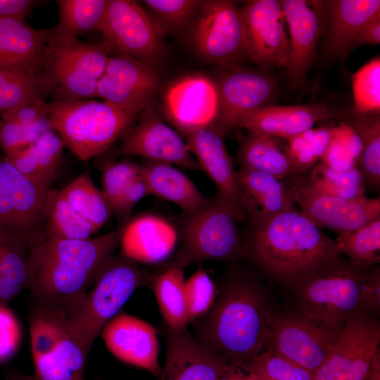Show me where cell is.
I'll use <instances>...</instances> for the list:
<instances>
[{
  "label": "cell",
  "instance_id": "6da1fadb",
  "mask_svg": "<svg viewBox=\"0 0 380 380\" xmlns=\"http://www.w3.org/2000/svg\"><path fill=\"white\" fill-rule=\"evenodd\" d=\"M274 314L253 274L232 269L209 311L193 322L195 336L232 365L248 364L265 350Z\"/></svg>",
  "mask_w": 380,
  "mask_h": 380
},
{
  "label": "cell",
  "instance_id": "7a4b0ae2",
  "mask_svg": "<svg viewBox=\"0 0 380 380\" xmlns=\"http://www.w3.org/2000/svg\"><path fill=\"white\" fill-rule=\"evenodd\" d=\"M125 224L86 240L45 238L33 246L29 256L30 300L76 310L114 257Z\"/></svg>",
  "mask_w": 380,
  "mask_h": 380
},
{
  "label": "cell",
  "instance_id": "3957f363",
  "mask_svg": "<svg viewBox=\"0 0 380 380\" xmlns=\"http://www.w3.org/2000/svg\"><path fill=\"white\" fill-rule=\"evenodd\" d=\"M248 222L244 257L286 286L341 256L336 241L296 208Z\"/></svg>",
  "mask_w": 380,
  "mask_h": 380
},
{
  "label": "cell",
  "instance_id": "277c9868",
  "mask_svg": "<svg viewBox=\"0 0 380 380\" xmlns=\"http://www.w3.org/2000/svg\"><path fill=\"white\" fill-rule=\"evenodd\" d=\"M366 269L339 256L287 286L299 313L338 333L349 319L362 313Z\"/></svg>",
  "mask_w": 380,
  "mask_h": 380
},
{
  "label": "cell",
  "instance_id": "5b68a950",
  "mask_svg": "<svg viewBox=\"0 0 380 380\" xmlns=\"http://www.w3.org/2000/svg\"><path fill=\"white\" fill-rule=\"evenodd\" d=\"M52 130L80 160L106 151L132 126L138 113L105 101L63 98L49 103Z\"/></svg>",
  "mask_w": 380,
  "mask_h": 380
},
{
  "label": "cell",
  "instance_id": "8992f818",
  "mask_svg": "<svg viewBox=\"0 0 380 380\" xmlns=\"http://www.w3.org/2000/svg\"><path fill=\"white\" fill-rule=\"evenodd\" d=\"M71 312L30 300L27 320L36 380H84L88 355L75 337Z\"/></svg>",
  "mask_w": 380,
  "mask_h": 380
},
{
  "label": "cell",
  "instance_id": "52a82bcc",
  "mask_svg": "<svg viewBox=\"0 0 380 380\" xmlns=\"http://www.w3.org/2000/svg\"><path fill=\"white\" fill-rule=\"evenodd\" d=\"M156 273L141 267L122 252L114 255L82 304L70 314L73 334L88 355L105 325L137 289L151 286Z\"/></svg>",
  "mask_w": 380,
  "mask_h": 380
},
{
  "label": "cell",
  "instance_id": "ba28073f",
  "mask_svg": "<svg viewBox=\"0 0 380 380\" xmlns=\"http://www.w3.org/2000/svg\"><path fill=\"white\" fill-rule=\"evenodd\" d=\"M239 221L217 196L198 208L183 213L178 234L180 248L169 262L184 268L206 261H235L244 258Z\"/></svg>",
  "mask_w": 380,
  "mask_h": 380
},
{
  "label": "cell",
  "instance_id": "9c48e42d",
  "mask_svg": "<svg viewBox=\"0 0 380 380\" xmlns=\"http://www.w3.org/2000/svg\"><path fill=\"white\" fill-rule=\"evenodd\" d=\"M50 189L31 180L4 158L0 161V234L30 248L44 240Z\"/></svg>",
  "mask_w": 380,
  "mask_h": 380
},
{
  "label": "cell",
  "instance_id": "30bf717a",
  "mask_svg": "<svg viewBox=\"0 0 380 380\" xmlns=\"http://www.w3.org/2000/svg\"><path fill=\"white\" fill-rule=\"evenodd\" d=\"M110 53L127 56L152 67L163 51V32L137 1L108 0L100 30Z\"/></svg>",
  "mask_w": 380,
  "mask_h": 380
},
{
  "label": "cell",
  "instance_id": "8fae6325",
  "mask_svg": "<svg viewBox=\"0 0 380 380\" xmlns=\"http://www.w3.org/2000/svg\"><path fill=\"white\" fill-rule=\"evenodd\" d=\"M377 317L360 313L348 320L313 380H370L374 360L379 352Z\"/></svg>",
  "mask_w": 380,
  "mask_h": 380
},
{
  "label": "cell",
  "instance_id": "7c38bea8",
  "mask_svg": "<svg viewBox=\"0 0 380 380\" xmlns=\"http://www.w3.org/2000/svg\"><path fill=\"white\" fill-rule=\"evenodd\" d=\"M299 210L320 228L338 234L350 232L380 217V198L345 199L317 191L303 175L284 180Z\"/></svg>",
  "mask_w": 380,
  "mask_h": 380
},
{
  "label": "cell",
  "instance_id": "4fadbf2b",
  "mask_svg": "<svg viewBox=\"0 0 380 380\" xmlns=\"http://www.w3.org/2000/svg\"><path fill=\"white\" fill-rule=\"evenodd\" d=\"M338 334L300 313L274 314L265 350L284 356L314 374L331 353Z\"/></svg>",
  "mask_w": 380,
  "mask_h": 380
},
{
  "label": "cell",
  "instance_id": "5bb4252c",
  "mask_svg": "<svg viewBox=\"0 0 380 380\" xmlns=\"http://www.w3.org/2000/svg\"><path fill=\"white\" fill-rule=\"evenodd\" d=\"M198 14L193 39L201 56L227 64L246 54L244 23L234 1H202Z\"/></svg>",
  "mask_w": 380,
  "mask_h": 380
},
{
  "label": "cell",
  "instance_id": "9a60e30c",
  "mask_svg": "<svg viewBox=\"0 0 380 380\" xmlns=\"http://www.w3.org/2000/svg\"><path fill=\"white\" fill-rule=\"evenodd\" d=\"M240 10L245 27L246 55L264 68H286L290 46L281 1L251 0Z\"/></svg>",
  "mask_w": 380,
  "mask_h": 380
},
{
  "label": "cell",
  "instance_id": "2e32d148",
  "mask_svg": "<svg viewBox=\"0 0 380 380\" xmlns=\"http://www.w3.org/2000/svg\"><path fill=\"white\" fill-rule=\"evenodd\" d=\"M150 104L144 108L139 122L122 135L115 155L136 156L189 170H201L187 144L161 120Z\"/></svg>",
  "mask_w": 380,
  "mask_h": 380
},
{
  "label": "cell",
  "instance_id": "e0dca14e",
  "mask_svg": "<svg viewBox=\"0 0 380 380\" xmlns=\"http://www.w3.org/2000/svg\"><path fill=\"white\" fill-rule=\"evenodd\" d=\"M158 86L153 68L133 58L110 56L98 81L96 97L119 109L139 113L151 103Z\"/></svg>",
  "mask_w": 380,
  "mask_h": 380
},
{
  "label": "cell",
  "instance_id": "ac0fdd59",
  "mask_svg": "<svg viewBox=\"0 0 380 380\" xmlns=\"http://www.w3.org/2000/svg\"><path fill=\"white\" fill-rule=\"evenodd\" d=\"M186 137L201 169L215 184L217 198L233 211L239 222L245 221L248 202L220 132L213 127L203 128L190 132Z\"/></svg>",
  "mask_w": 380,
  "mask_h": 380
},
{
  "label": "cell",
  "instance_id": "d6986e66",
  "mask_svg": "<svg viewBox=\"0 0 380 380\" xmlns=\"http://www.w3.org/2000/svg\"><path fill=\"white\" fill-rule=\"evenodd\" d=\"M163 108L167 119L185 136L212 128L219 113L217 85L202 75L182 77L165 91Z\"/></svg>",
  "mask_w": 380,
  "mask_h": 380
},
{
  "label": "cell",
  "instance_id": "ffe728a7",
  "mask_svg": "<svg viewBox=\"0 0 380 380\" xmlns=\"http://www.w3.org/2000/svg\"><path fill=\"white\" fill-rule=\"evenodd\" d=\"M166 345L165 361L160 380H218L229 362L186 329L162 327Z\"/></svg>",
  "mask_w": 380,
  "mask_h": 380
},
{
  "label": "cell",
  "instance_id": "44dd1931",
  "mask_svg": "<svg viewBox=\"0 0 380 380\" xmlns=\"http://www.w3.org/2000/svg\"><path fill=\"white\" fill-rule=\"evenodd\" d=\"M103 342L115 357L160 379L157 330L148 322L119 312L101 331Z\"/></svg>",
  "mask_w": 380,
  "mask_h": 380
},
{
  "label": "cell",
  "instance_id": "7402d4cb",
  "mask_svg": "<svg viewBox=\"0 0 380 380\" xmlns=\"http://www.w3.org/2000/svg\"><path fill=\"white\" fill-rule=\"evenodd\" d=\"M281 4L290 32V57L286 70L291 85L298 87L304 82L315 56L325 2L283 0Z\"/></svg>",
  "mask_w": 380,
  "mask_h": 380
},
{
  "label": "cell",
  "instance_id": "603a6c76",
  "mask_svg": "<svg viewBox=\"0 0 380 380\" xmlns=\"http://www.w3.org/2000/svg\"><path fill=\"white\" fill-rule=\"evenodd\" d=\"M217 88V120L224 127H230L239 125L244 115L265 106L274 94V82L264 74L239 70L222 77Z\"/></svg>",
  "mask_w": 380,
  "mask_h": 380
},
{
  "label": "cell",
  "instance_id": "cb8c5ba5",
  "mask_svg": "<svg viewBox=\"0 0 380 380\" xmlns=\"http://www.w3.org/2000/svg\"><path fill=\"white\" fill-rule=\"evenodd\" d=\"M51 30H36L24 20L0 18V66L42 73L47 65Z\"/></svg>",
  "mask_w": 380,
  "mask_h": 380
},
{
  "label": "cell",
  "instance_id": "d4e9b609",
  "mask_svg": "<svg viewBox=\"0 0 380 380\" xmlns=\"http://www.w3.org/2000/svg\"><path fill=\"white\" fill-rule=\"evenodd\" d=\"M334 116L323 104L265 106L244 115L239 127L251 134L286 139L312 129L318 122Z\"/></svg>",
  "mask_w": 380,
  "mask_h": 380
},
{
  "label": "cell",
  "instance_id": "484cf974",
  "mask_svg": "<svg viewBox=\"0 0 380 380\" xmlns=\"http://www.w3.org/2000/svg\"><path fill=\"white\" fill-rule=\"evenodd\" d=\"M176 229L165 219L154 215L139 216L125 224L121 236L122 253L137 261H156L174 247Z\"/></svg>",
  "mask_w": 380,
  "mask_h": 380
},
{
  "label": "cell",
  "instance_id": "4316f807",
  "mask_svg": "<svg viewBox=\"0 0 380 380\" xmlns=\"http://www.w3.org/2000/svg\"><path fill=\"white\" fill-rule=\"evenodd\" d=\"M326 4L327 50L331 56L344 57L352 51L353 42L363 26L380 15V1L335 0Z\"/></svg>",
  "mask_w": 380,
  "mask_h": 380
},
{
  "label": "cell",
  "instance_id": "83f0119b",
  "mask_svg": "<svg viewBox=\"0 0 380 380\" xmlns=\"http://www.w3.org/2000/svg\"><path fill=\"white\" fill-rule=\"evenodd\" d=\"M248 202V220H265L296 208L284 181L267 172L241 167L238 171Z\"/></svg>",
  "mask_w": 380,
  "mask_h": 380
},
{
  "label": "cell",
  "instance_id": "f1b7e54d",
  "mask_svg": "<svg viewBox=\"0 0 380 380\" xmlns=\"http://www.w3.org/2000/svg\"><path fill=\"white\" fill-rule=\"evenodd\" d=\"M141 165V175L146 184L148 195L175 203L183 213L194 210L208 200L193 182L172 164L147 160Z\"/></svg>",
  "mask_w": 380,
  "mask_h": 380
},
{
  "label": "cell",
  "instance_id": "f546056e",
  "mask_svg": "<svg viewBox=\"0 0 380 380\" xmlns=\"http://www.w3.org/2000/svg\"><path fill=\"white\" fill-rule=\"evenodd\" d=\"M64 146L59 136L51 130L4 159L31 180L51 187L59 172Z\"/></svg>",
  "mask_w": 380,
  "mask_h": 380
},
{
  "label": "cell",
  "instance_id": "4dcf8cb0",
  "mask_svg": "<svg viewBox=\"0 0 380 380\" xmlns=\"http://www.w3.org/2000/svg\"><path fill=\"white\" fill-rule=\"evenodd\" d=\"M239 159L241 167L267 172L282 181L293 175L284 142L279 138L249 133L241 143Z\"/></svg>",
  "mask_w": 380,
  "mask_h": 380
},
{
  "label": "cell",
  "instance_id": "1f68e13d",
  "mask_svg": "<svg viewBox=\"0 0 380 380\" xmlns=\"http://www.w3.org/2000/svg\"><path fill=\"white\" fill-rule=\"evenodd\" d=\"M184 268L168 262L156 271L153 289L164 324L172 329H184L189 322L185 293Z\"/></svg>",
  "mask_w": 380,
  "mask_h": 380
},
{
  "label": "cell",
  "instance_id": "d6a6232c",
  "mask_svg": "<svg viewBox=\"0 0 380 380\" xmlns=\"http://www.w3.org/2000/svg\"><path fill=\"white\" fill-rule=\"evenodd\" d=\"M55 87L47 72L30 73L0 66V113L30 101L45 99Z\"/></svg>",
  "mask_w": 380,
  "mask_h": 380
},
{
  "label": "cell",
  "instance_id": "836d02e7",
  "mask_svg": "<svg viewBox=\"0 0 380 380\" xmlns=\"http://www.w3.org/2000/svg\"><path fill=\"white\" fill-rule=\"evenodd\" d=\"M96 231L72 207L61 191L49 190L44 214L46 238L86 240Z\"/></svg>",
  "mask_w": 380,
  "mask_h": 380
},
{
  "label": "cell",
  "instance_id": "e575fe53",
  "mask_svg": "<svg viewBox=\"0 0 380 380\" xmlns=\"http://www.w3.org/2000/svg\"><path fill=\"white\" fill-rule=\"evenodd\" d=\"M58 23L53 31L61 36L77 38L82 34L100 32L108 0H58Z\"/></svg>",
  "mask_w": 380,
  "mask_h": 380
},
{
  "label": "cell",
  "instance_id": "d590c367",
  "mask_svg": "<svg viewBox=\"0 0 380 380\" xmlns=\"http://www.w3.org/2000/svg\"><path fill=\"white\" fill-rule=\"evenodd\" d=\"M359 135L362 150L357 168L365 186L379 190L380 186L379 114L355 115L345 122Z\"/></svg>",
  "mask_w": 380,
  "mask_h": 380
},
{
  "label": "cell",
  "instance_id": "8d00e7d4",
  "mask_svg": "<svg viewBox=\"0 0 380 380\" xmlns=\"http://www.w3.org/2000/svg\"><path fill=\"white\" fill-rule=\"evenodd\" d=\"M61 192L72 207L96 230L114 213L102 190L95 186L87 174L77 177Z\"/></svg>",
  "mask_w": 380,
  "mask_h": 380
},
{
  "label": "cell",
  "instance_id": "74e56055",
  "mask_svg": "<svg viewBox=\"0 0 380 380\" xmlns=\"http://www.w3.org/2000/svg\"><path fill=\"white\" fill-rule=\"evenodd\" d=\"M49 48L84 74L99 80L103 75L110 52L103 44H92L57 34L51 30Z\"/></svg>",
  "mask_w": 380,
  "mask_h": 380
},
{
  "label": "cell",
  "instance_id": "f35d334b",
  "mask_svg": "<svg viewBox=\"0 0 380 380\" xmlns=\"http://www.w3.org/2000/svg\"><path fill=\"white\" fill-rule=\"evenodd\" d=\"M335 127L312 128L283 139L293 167V175H303L310 171L320 161L332 139Z\"/></svg>",
  "mask_w": 380,
  "mask_h": 380
},
{
  "label": "cell",
  "instance_id": "ab89813d",
  "mask_svg": "<svg viewBox=\"0 0 380 380\" xmlns=\"http://www.w3.org/2000/svg\"><path fill=\"white\" fill-rule=\"evenodd\" d=\"M340 253L355 266L366 269L380 261V217L359 228L338 234L335 240Z\"/></svg>",
  "mask_w": 380,
  "mask_h": 380
},
{
  "label": "cell",
  "instance_id": "60d3db41",
  "mask_svg": "<svg viewBox=\"0 0 380 380\" xmlns=\"http://www.w3.org/2000/svg\"><path fill=\"white\" fill-rule=\"evenodd\" d=\"M306 180L312 188L325 194L350 200L365 196V184L357 167L338 171L319 161Z\"/></svg>",
  "mask_w": 380,
  "mask_h": 380
},
{
  "label": "cell",
  "instance_id": "b9f144b4",
  "mask_svg": "<svg viewBox=\"0 0 380 380\" xmlns=\"http://www.w3.org/2000/svg\"><path fill=\"white\" fill-rule=\"evenodd\" d=\"M46 69L65 99L84 100L96 97L99 80L81 72L50 48Z\"/></svg>",
  "mask_w": 380,
  "mask_h": 380
},
{
  "label": "cell",
  "instance_id": "7bdbcfd3",
  "mask_svg": "<svg viewBox=\"0 0 380 380\" xmlns=\"http://www.w3.org/2000/svg\"><path fill=\"white\" fill-rule=\"evenodd\" d=\"M355 115L379 114L380 59L375 58L353 76Z\"/></svg>",
  "mask_w": 380,
  "mask_h": 380
},
{
  "label": "cell",
  "instance_id": "ee69618b",
  "mask_svg": "<svg viewBox=\"0 0 380 380\" xmlns=\"http://www.w3.org/2000/svg\"><path fill=\"white\" fill-rule=\"evenodd\" d=\"M51 130L52 129L48 117L26 125L1 114L0 146L7 156L31 145Z\"/></svg>",
  "mask_w": 380,
  "mask_h": 380
},
{
  "label": "cell",
  "instance_id": "f6af8a7d",
  "mask_svg": "<svg viewBox=\"0 0 380 380\" xmlns=\"http://www.w3.org/2000/svg\"><path fill=\"white\" fill-rule=\"evenodd\" d=\"M217 286L200 264L184 283V293L189 322L206 314L213 306Z\"/></svg>",
  "mask_w": 380,
  "mask_h": 380
},
{
  "label": "cell",
  "instance_id": "bcb514c9",
  "mask_svg": "<svg viewBox=\"0 0 380 380\" xmlns=\"http://www.w3.org/2000/svg\"><path fill=\"white\" fill-rule=\"evenodd\" d=\"M262 380H313V374L280 355L264 350L248 363Z\"/></svg>",
  "mask_w": 380,
  "mask_h": 380
},
{
  "label": "cell",
  "instance_id": "7dc6e473",
  "mask_svg": "<svg viewBox=\"0 0 380 380\" xmlns=\"http://www.w3.org/2000/svg\"><path fill=\"white\" fill-rule=\"evenodd\" d=\"M146 6L154 14L162 32L175 30L184 25L198 12L202 1L146 0Z\"/></svg>",
  "mask_w": 380,
  "mask_h": 380
},
{
  "label": "cell",
  "instance_id": "c3c4849f",
  "mask_svg": "<svg viewBox=\"0 0 380 380\" xmlns=\"http://www.w3.org/2000/svg\"><path fill=\"white\" fill-rule=\"evenodd\" d=\"M142 165L129 160L108 162L102 173V191L113 211L125 188L140 175Z\"/></svg>",
  "mask_w": 380,
  "mask_h": 380
},
{
  "label": "cell",
  "instance_id": "681fc988",
  "mask_svg": "<svg viewBox=\"0 0 380 380\" xmlns=\"http://www.w3.org/2000/svg\"><path fill=\"white\" fill-rule=\"evenodd\" d=\"M21 338V327L16 316L7 305H0V362L15 353Z\"/></svg>",
  "mask_w": 380,
  "mask_h": 380
},
{
  "label": "cell",
  "instance_id": "f907efd6",
  "mask_svg": "<svg viewBox=\"0 0 380 380\" xmlns=\"http://www.w3.org/2000/svg\"><path fill=\"white\" fill-rule=\"evenodd\" d=\"M380 310V270L379 267L366 269L362 293V312L377 317Z\"/></svg>",
  "mask_w": 380,
  "mask_h": 380
},
{
  "label": "cell",
  "instance_id": "816d5d0a",
  "mask_svg": "<svg viewBox=\"0 0 380 380\" xmlns=\"http://www.w3.org/2000/svg\"><path fill=\"white\" fill-rule=\"evenodd\" d=\"M320 161L338 171L357 167V160L335 131L332 139Z\"/></svg>",
  "mask_w": 380,
  "mask_h": 380
},
{
  "label": "cell",
  "instance_id": "f5cc1de1",
  "mask_svg": "<svg viewBox=\"0 0 380 380\" xmlns=\"http://www.w3.org/2000/svg\"><path fill=\"white\" fill-rule=\"evenodd\" d=\"M148 195L146 184L140 175L133 180L122 193L114 213L121 220H126L136 204L144 196Z\"/></svg>",
  "mask_w": 380,
  "mask_h": 380
},
{
  "label": "cell",
  "instance_id": "db71d44e",
  "mask_svg": "<svg viewBox=\"0 0 380 380\" xmlns=\"http://www.w3.org/2000/svg\"><path fill=\"white\" fill-rule=\"evenodd\" d=\"M41 3V1L36 0H0V18L25 20V17Z\"/></svg>",
  "mask_w": 380,
  "mask_h": 380
},
{
  "label": "cell",
  "instance_id": "11a10c76",
  "mask_svg": "<svg viewBox=\"0 0 380 380\" xmlns=\"http://www.w3.org/2000/svg\"><path fill=\"white\" fill-rule=\"evenodd\" d=\"M380 42V15L367 23L356 36L352 50L365 44H378Z\"/></svg>",
  "mask_w": 380,
  "mask_h": 380
},
{
  "label": "cell",
  "instance_id": "9f6ffc18",
  "mask_svg": "<svg viewBox=\"0 0 380 380\" xmlns=\"http://www.w3.org/2000/svg\"><path fill=\"white\" fill-rule=\"evenodd\" d=\"M218 380H262L248 364L232 365L220 376Z\"/></svg>",
  "mask_w": 380,
  "mask_h": 380
},
{
  "label": "cell",
  "instance_id": "6f0895ef",
  "mask_svg": "<svg viewBox=\"0 0 380 380\" xmlns=\"http://www.w3.org/2000/svg\"><path fill=\"white\" fill-rule=\"evenodd\" d=\"M370 380H380V353L374 360Z\"/></svg>",
  "mask_w": 380,
  "mask_h": 380
},
{
  "label": "cell",
  "instance_id": "680465c9",
  "mask_svg": "<svg viewBox=\"0 0 380 380\" xmlns=\"http://www.w3.org/2000/svg\"><path fill=\"white\" fill-rule=\"evenodd\" d=\"M6 380H36L34 376H29L20 373H11L6 376Z\"/></svg>",
  "mask_w": 380,
  "mask_h": 380
}]
</instances>
